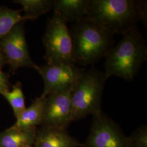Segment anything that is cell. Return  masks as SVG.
I'll list each match as a JSON object with an SVG mask.
<instances>
[{
    "label": "cell",
    "instance_id": "obj_1",
    "mask_svg": "<svg viewBox=\"0 0 147 147\" xmlns=\"http://www.w3.org/2000/svg\"><path fill=\"white\" fill-rule=\"evenodd\" d=\"M147 1L140 0H90L86 18L113 34L124 35L137 26L147 24Z\"/></svg>",
    "mask_w": 147,
    "mask_h": 147
},
{
    "label": "cell",
    "instance_id": "obj_2",
    "mask_svg": "<svg viewBox=\"0 0 147 147\" xmlns=\"http://www.w3.org/2000/svg\"><path fill=\"white\" fill-rule=\"evenodd\" d=\"M123 36L105 58L104 73L106 80L116 76L131 81L147 61V44L138 27Z\"/></svg>",
    "mask_w": 147,
    "mask_h": 147
},
{
    "label": "cell",
    "instance_id": "obj_3",
    "mask_svg": "<svg viewBox=\"0 0 147 147\" xmlns=\"http://www.w3.org/2000/svg\"><path fill=\"white\" fill-rule=\"evenodd\" d=\"M75 64L93 65L105 58L114 47V35L84 18L70 29Z\"/></svg>",
    "mask_w": 147,
    "mask_h": 147
},
{
    "label": "cell",
    "instance_id": "obj_4",
    "mask_svg": "<svg viewBox=\"0 0 147 147\" xmlns=\"http://www.w3.org/2000/svg\"><path fill=\"white\" fill-rule=\"evenodd\" d=\"M106 80L104 73L99 70H84L71 92L72 121L102 111V96Z\"/></svg>",
    "mask_w": 147,
    "mask_h": 147
},
{
    "label": "cell",
    "instance_id": "obj_5",
    "mask_svg": "<svg viewBox=\"0 0 147 147\" xmlns=\"http://www.w3.org/2000/svg\"><path fill=\"white\" fill-rule=\"evenodd\" d=\"M47 64H75L73 42L67 23L53 14L42 37Z\"/></svg>",
    "mask_w": 147,
    "mask_h": 147
},
{
    "label": "cell",
    "instance_id": "obj_6",
    "mask_svg": "<svg viewBox=\"0 0 147 147\" xmlns=\"http://www.w3.org/2000/svg\"><path fill=\"white\" fill-rule=\"evenodd\" d=\"M83 147H130L128 136L102 111L93 115L89 135Z\"/></svg>",
    "mask_w": 147,
    "mask_h": 147
},
{
    "label": "cell",
    "instance_id": "obj_7",
    "mask_svg": "<svg viewBox=\"0 0 147 147\" xmlns=\"http://www.w3.org/2000/svg\"><path fill=\"white\" fill-rule=\"evenodd\" d=\"M25 21L17 24L11 31L0 40V50L6 64L13 71L23 67L38 70L39 67L30 55L25 38Z\"/></svg>",
    "mask_w": 147,
    "mask_h": 147
},
{
    "label": "cell",
    "instance_id": "obj_8",
    "mask_svg": "<svg viewBox=\"0 0 147 147\" xmlns=\"http://www.w3.org/2000/svg\"><path fill=\"white\" fill-rule=\"evenodd\" d=\"M85 70L76 64H46L39 67L38 72L42 77L44 90L41 97L52 93L73 89Z\"/></svg>",
    "mask_w": 147,
    "mask_h": 147
},
{
    "label": "cell",
    "instance_id": "obj_9",
    "mask_svg": "<svg viewBox=\"0 0 147 147\" xmlns=\"http://www.w3.org/2000/svg\"><path fill=\"white\" fill-rule=\"evenodd\" d=\"M72 90L66 89L54 92L44 98L40 126L67 129L72 122Z\"/></svg>",
    "mask_w": 147,
    "mask_h": 147
},
{
    "label": "cell",
    "instance_id": "obj_10",
    "mask_svg": "<svg viewBox=\"0 0 147 147\" xmlns=\"http://www.w3.org/2000/svg\"><path fill=\"white\" fill-rule=\"evenodd\" d=\"M34 147H83V143L71 136L67 129L40 126L37 128Z\"/></svg>",
    "mask_w": 147,
    "mask_h": 147
},
{
    "label": "cell",
    "instance_id": "obj_11",
    "mask_svg": "<svg viewBox=\"0 0 147 147\" xmlns=\"http://www.w3.org/2000/svg\"><path fill=\"white\" fill-rule=\"evenodd\" d=\"M90 0H54V14L66 23H76L82 20L87 14Z\"/></svg>",
    "mask_w": 147,
    "mask_h": 147
},
{
    "label": "cell",
    "instance_id": "obj_12",
    "mask_svg": "<svg viewBox=\"0 0 147 147\" xmlns=\"http://www.w3.org/2000/svg\"><path fill=\"white\" fill-rule=\"evenodd\" d=\"M36 129H20L11 126L0 132V147H25L34 144Z\"/></svg>",
    "mask_w": 147,
    "mask_h": 147
},
{
    "label": "cell",
    "instance_id": "obj_13",
    "mask_svg": "<svg viewBox=\"0 0 147 147\" xmlns=\"http://www.w3.org/2000/svg\"><path fill=\"white\" fill-rule=\"evenodd\" d=\"M44 98H36L31 105L26 107L20 117L16 119V123L11 126L20 129H36L41 125L43 112Z\"/></svg>",
    "mask_w": 147,
    "mask_h": 147
},
{
    "label": "cell",
    "instance_id": "obj_14",
    "mask_svg": "<svg viewBox=\"0 0 147 147\" xmlns=\"http://www.w3.org/2000/svg\"><path fill=\"white\" fill-rule=\"evenodd\" d=\"M16 3L22 6L27 20H35L53 9V0H19Z\"/></svg>",
    "mask_w": 147,
    "mask_h": 147
},
{
    "label": "cell",
    "instance_id": "obj_15",
    "mask_svg": "<svg viewBox=\"0 0 147 147\" xmlns=\"http://www.w3.org/2000/svg\"><path fill=\"white\" fill-rule=\"evenodd\" d=\"M22 10H13L7 7L0 8V40L5 36L16 25L22 21L28 20L22 16Z\"/></svg>",
    "mask_w": 147,
    "mask_h": 147
},
{
    "label": "cell",
    "instance_id": "obj_16",
    "mask_svg": "<svg viewBox=\"0 0 147 147\" xmlns=\"http://www.w3.org/2000/svg\"><path fill=\"white\" fill-rule=\"evenodd\" d=\"M1 95L5 98L11 105L15 117L16 119L18 118L26 108L21 83L16 82L13 86L11 90Z\"/></svg>",
    "mask_w": 147,
    "mask_h": 147
},
{
    "label": "cell",
    "instance_id": "obj_17",
    "mask_svg": "<svg viewBox=\"0 0 147 147\" xmlns=\"http://www.w3.org/2000/svg\"><path fill=\"white\" fill-rule=\"evenodd\" d=\"M130 147H147V127L143 125L128 136Z\"/></svg>",
    "mask_w": 147,
    "mask_h": 147
},
{
    "label": "cell",
    "instance_id": "obj_18",
    "mask_svg": "<svg viewBox=\"0 0 147 147\" xmlns=\"http://www.w3.org/2000/svg\"><path fill=\"white\" fill-rule=\"evenodd\" d=\"M11 84L9 80V76L4 73L0 66V94L10 90Z\"/></svg>",
    "mask_w": 147,
    "mask_h": 147
},
{
    "label": "cell",
    "instance_id": "obj_19",
    "mask_svg": "<svg viewBox=\"0 0 147 147\" xmlns=\"http://www.w3.org/2000/svg\"><path fill=\"white\" fill-rule=\"evenodd\" d=\"M5 64H6V62H5V58L3 57V55L0 50V66H1L2 67L3 66H4L5 65Z\"/></svg>",
    "mask_w": 147,
    "mask_h": 147
},
{
    "label": "cell",
    "instance_id": "obj_20",
    "mask_svg": "<svg viewBox=\"0 0 147 147\" xmlns=\"http://www.w3.org/2000/svg\"><path fill=\"white\" fill-rule=\"evenodd\" d=\"M34 147V146L33 145H32V146H27V147Z\"/></svg>",
    "mask_w": 147,
    "mask_h": 147
}]
</instances>
